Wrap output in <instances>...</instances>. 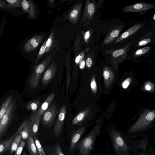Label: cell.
<instances>
[{"label":"cell","instance_id":"19","mask_svg":"<svg viewBox=\"0 0 155 155\" xmlns=\"http://www.w3.org/2000/svg\"><path fill=\"white\" fill-rule=\"evenodd\" d=\"M15 135V134H14L6 139L0 141V155L8 151H9Z\"/></svg>","mask_w":155,"mask_h":155},{"label":"cell","instance_id":"18","mask_svg":"<svg viewBox=\"0 0 155 155\" xmlns=\"http://www.w3.org/2000/svg\"><path fill=\"white\" fill-rule=\"evenodd\" d=\"M143 25V24L141 23L133 25L120 35L117 38L115 43H117L134 34Z\"/></svg>","mask_w":155,"mask_h":155},{"label":"cell","instance_id":"11","mask_svg":"<svg viewBox=\"0 0 155 155\" xmlns=\"http://www.w3.org/2000/svg\"><path fill=\"white\" fill-rule=\"evenodd\" d=\"M57 68V63L55 60H53L43 76L42 82L44 86L47 84L53 78L55 74Z\"/></svg>","mask_w":155,"mask_h":155},{"label":"cell","instance_id":"14","mask_svg":"<svg viewBox=\"0 0 155 155\" xmlns=\"http://www.w3.org/2000/svg\"><path fill=\"white\" fill-rule=\"evenodd\" d=\"M86 129V127H82L73 132L70 140L69 149L70 152H71L74 150L75 146L84 133Z\"/></svg>","mask_w":155,"mask_h":155},{"label":"cell","instance_id":"47","mask_svg":"<svg viewBox=\"0 0 155 155\" xmlns=\"http://www.w3.org/2000/svg\"><path fill=\"white\" fill-rule=\"evenodd\" d=\"M143 155H148L145 154V153H143Z\"/></svg>","mask_w":155,"mask_h":155},{"label":"cell","instance_id":"17","mask_svg":"<svg viewBox=\"0 0 155 155\" xmlns=\"http://www.w3.org/2000/svg\"><path fill=\"white\" fill-rule=\"evenodd\" d=\"M21 6L23 11L28 13L29 17L34 18L36 15V9L33 2L30 0L22 1Z\"/></svg>","mask_w":155,"mask_h":155},{"label":"cell","instance_id":"37","mask_svg":"<svg viewBox=\"0 0 155 155\" xmlns=\"http://www.w3.org/2000/svg\"><path fill=\"white\" fill-rule=\"evenodd\" d=\"M125 51L124 49H117L114 51L112 53V56L114 57H117L123 54Z\"/></svg>","mask_w":155,"mask_h":155},{"label":"cell","instance_id":"45","mask_svg":"<svg viewBox=\"0 0 155 155\" xmlns=\"http://www.w3.org/2000/svg\"><path fill=\"white\" fill-rule=\"evenodd\" d=\"M153 19L154 21H155V14H154V15H153Z\"/></svg>","mask_w":155,"mask_h":155},{"label":"cell","instance_id":"33","mask_svg":"<svg viewBox=\"0 0 155 155\" xmlns=\"http://www.w3.org/2000/svg\"><path fill=\"white\" fill-rule=\"evenodd\" d=\"M150 49V47H146L137 50L134 54L135 57L141 56L147 52Z\"/></svg>","mask_w":155,"mask_h":155},{"label":"cell","instance_id":"12","mask_svg":"<svg viewBox=\"0 0 155 155\" xmlns=\"http://www.w3.org/2000/svg\"><path fill=\"white\" fill-rule=\"evenodd\" d=\"M44 37V34H39L28 40L24 46L25 51L28 52L35 50L41 42Z\"/></svg>","mask_w":155,"mask_h":155},{"label":"cell","instance_id":"25","mask_svg":"<svg viewBox=\"0 0 155 155\" xmlns=\"http://www.w3.org/2000/svg\"><path fill=\"white\" fill-rule=\"evenodd\" d=\"M55 32L54 29L51 31L45 43L46 50L45 54L52 50L54 46L55 40Z\"/></svg>","mask_w":155,"mask_h":155},{"label":"cell","instance_id":"36","mask_svg":"<svg viewBox=\"0 0 155 155\" xmlns=\"http://www.w3.org/2000/svg\"><path fill=\"white\" fill-rule=\"evenodd\" d=\"M91 87L93 92L95 94L97 91V85L95 77L94 76L92 77L90 83Z\"/></svg>","mask_w":155,"mask_h":155},{"label":"cell","instance_id":"32","mask_svg":"<svg viewBox=\"0 0 155 155\" xmlns=\"http://www.w3.org/2000/svg\"><path fill=\"white\" fill-rule=\"evenodd\" d=\"M22 1L21 0H6V1L8 2V8L21 6Z\"/></svg>","mask_w":155,"mask_h":155},{"label":"cell","instance_id":"13","mask_svg":"<svg viewBox=\"0 0 155 155\" xmlns=\"http://www.w3.org/2000/svg\"><path fill=\"white\" fill-rule=\"evenodd\" d=\"M31 127L30 118L24 121L16 132L21 134L22 140H27L31 134Z\"/></svg>","mask_w":155,"mask_h":155},{"label":"cell","instance_id":"38","mask_svg":"<svg viewBox=\"0 0 155 155\" xmlns=\"http://www.w3.org/2000/svg\"><path fill=\"white\" fill-rule=\"evenodd\" d=\"M151 41V39L150 38H148L143 39L140 41L138 43L137 46H141L144 45Z\"/></svg>","mask_w":155,"mask_h":155},{"label":"cell","instance_id":"28","mask_svg":"<svg viewBox=\"0 0 155 155\" xmlns=\"http://www.w3.org/2000/svg\"><path fill=\"white\" fill-rule=\"evenodd\" d=\"M70 57L69 53L66 55V91H68L70 80Z\"/></svg>","mask_w":155,"mask_h":155},{"label":"cell","instance_id":"41","mask_svg":"<svg viewBox=\"0 0 155 155\" xmlns=\"http://www.w3.org/2000/svg\"><path fill=\"white\" fill-rule=\"evenodd\" d=\"M8 4L7 2L4 1L0 0V7L4 8H8Z\"/></svg>","mask_w":155,"mask_h":155},{"label":"cell","instance_id":"8","mask_svg":"<svg viewBox=\"0 0 155 155\" xmlns=\"http://www.w3.org/2000/svg\"><path fill=\"white\" fill-rule=\"evenodd\" d=\"M67 108L65 105H63L61 107L57 120L55 122L53 128V133L55 136L59 137L62 132Z\"/></svg>","mask_w":155,"mask_h":155},{"label":"cell","instance_id":"35","mask_svg":"<svg viewBox=\"0 0 155 155\" xmlns=\"http://www.w3.org/2000/svg\"><path fill=\"white\" fill-rule=\"evenodd\" d=\"M25 144V142L21 140L18 147L15 152V155H21L23 148Z\"/></svg>","mask_w":155,"mask_h":155},{"label":"cell","instance_id":"34","mask_svg":"<svg viewBox=\"0 0 155 155\" xmlns=\"http://www.w3.org/2000/svg\"><path fill=\"white\" fill-rule=\"evenodd\" d=\"M55 153L52 155H64L63 153L61 146L58 142L54 146Z\"/></svg>","mask_w":155,"mask_h":155},{"label":"cell","instance_id":"46","mask_svg":"<svg viewBox=\"0 0 155 155\" xmlns=\"http://www.w3.org/2000/svg\"><path fill=\"white\" fill-rule=\"evenodd\" d=\"M22 155H27L26 153H24Z\"/></svg>","mask_w":155,"mask_h":155},{"label":"cell","instance_id":"43","mask_svg":"<svg viewBox=\"0 0 155 155\" xmlns=\"http://www.w3.org/2000/svg\"><path fill=\"white\" fill-rule=\"evenodd\" d=\"M145 87L147 91H150L153 88V84L150 82H147L146 84Z\"/></svg>","mask_w":155,"mask_h":155},{"label":"cell","instance_id":"16","mask_svg":"<svg viewBox=\"0 0 155 155\" xmlns=\"http://www.w3.org/2000/svg\"><path fill=\"white\" fill-rule=\"evenodd\" d=\"M29 118L31 130V135L33 137L37 136L41 117L38 116L35 113H34Z\"/></svg>","mask_w":155,"mask_h":155},{"label":"cell","instance_id":"23","mask_svg":"<svg viewBox=\"0 0 155 155\" xmlns=\"http://www.w3.org/2000/svg\"><path fill=\"white\" fill-rule=\"evenodd\" d=\"M12 96H9L4 102L0 108V121L5 114L11 103L12 101Z\"/></svg>","mask_w":155,"mask_h":155},{"label":"cell","instance_id":"27","mask_svg":"<svg viewBox=\"0 0 155 155\" xmlns=\"http://www.w3.org/2000/svg\"><path fill=\"white\" fill-rule=\"evenodd\" d=\"M40 101L38 100H35L30 101L26 106L27 110H31L34 113H36V111L40 105Z\"/></svg>","mask_w":155,"mask_h":155},{"label":"cell","instance_id":"30","mask_svg":"<svg viewBox=\"0 0 155 155\" xmlns=\"http://www.w3.org/2000/svg\"><path fill=\"white\" fill-rule=\"evenodd\" d=\"M33 137L39 155H46L45 152L38 139V136H35Z\"/></svg>","mask_w":155,"mask_h":155},{"label":"cell","instance_id":"20","mask_svg":"<svg viewBox=\"0 0 155 155\" xmlns=\"http://www.w3.org/2000/svg\"><path fill=\"white\" fill-rule=\"evenodd\" d=\"M103 74L105 86L106 88H107L114 79V74L109 68L105 67L103 69Z\"/></svg>","mask_w":155,"mask_h":155},{"label":"cell","instance_id":"9","mask_svg":"<svg viewBox=\"0 0 155 155\" xmlns=\"http://www.w3.org/2000/svg\"><path fill=\"white\" fill-rule=\"evenodd\" d=\"M154 7L155 5L153 4L140 2L124 7L122 9V12H137L148 10Z\"/></svg>","mask_w":155,"mask_h":155},{"label":"cell","instance_id":"24","mask_svg":"<svg viewBox=\"0 0 155 155\" xmlns=\"http://www.w3.org/2000/svg\"><path fill=\"white\" fill-rule=\"evenodd\" d=\"M88 112V110H85L79 113L72 120V124L74 125H81L82 122L86 117Z\"/></svg>","mask_w":155,"mask_h":155},{"label":"cell","instance_id":"3","mask_svg":"<svg viewBox=\"0 0 155 155\" xmlns=\"http://www.w3.org/2000/svg\"><path fill=\"white\" fill-rule=\"evenodd\" d=\"M56 50L52 54L45 58L39 65L34 69V70L28 80V83L30 87L32 89L37 87L39 84L41 76L45 71L47 67L50 64L54 56L57 51Z\"/></svg>","mask_w":155,"mask_h":155},{"label":"cell","instance_id":"48","mask_svg":"<svg viewBox=\"0 0 155 155\" xmlns=\"http://www.w3.org/2000/svg\"><path fill=\"white\" fill-rule=\"evenodd\" d=\"M140 155H143V153H141Z\"/></svg>","mask_w":155,"mask_h":155},{"label":"cell","instance_id":"10","mask_svg":"<svg viewBox=\"0 0 155 155\" xmlns=\"http://www.w3.org/2000/svg\"><path fill=\"white\" fill-rule=\"evenodd\" d=\"M82 6V2L76 4L70 10L65 17L71 23L74 25L78 21Z\"/></svg>","mask_w":155,"mask_h":155},{"label":"cell","instance_id":"4","mask_svg":"<svg viewBox=\"0 0 155 155\" xmlns=\"http://www.w3.org/2000/svg\"><path fill=\"white\" fill-rule=\"evenodd\" d=\"M110 136L114 150L117 155H126L130 150L122 135L117 130H112Z\"/></svg>","mask_w":155,"mask_h":155},{"label":"cell","instance_id":"1","mask_svg":"<svg viewBox=\"0 0 155 155\" xmlns=\"http://www.w3.org/2000/svg\"><path fill=\"white\" fill-rule=\"evenodd\" d=\"M101 126L96 125L91 132L77 144L79 155H90L94 147L96 139L99 135Z\"/></svg>","mask_w":155,"mask_h":155},{"label":"cell","instance_id":"22","mask_svg":"<svg viewBox=\"0 0 155 155\" xmlns=\"http://www.w3.org/2000/svg\"><path fill=\"white\" fill-rule=\"evenodd\" d=\"M14 138L12 143L9 150L10 155L15 152L18 147L22 140L21 136L20 134L16 132Z\"/></svg>","mask_w":155,"mask_h":155},{"label":"cell","instance_id":"40","mask_svg":"<svg viewBox=\"0 0 155 155\" xmlns=\"http://www.w3.org/2000/svg\"><path fill=\"white\" fill-rule=\"evenodd\" d=\"M84 39L86 43H87L90 36V33L89 31H88L83 33Z\"/></svg>","mask_w":155,"mask_h":155},{"label":"cell","instance_id":"39","mask_svg":"<svg viewBox=\"0 0 155 155\" xmlns=\"http://www.w3.org/2000/svg\"><path fill=\"white\" fill-rule=\"evenodd\" d=\"M131 81L130 78H129L124 80L121 84L122 87L124 89L127 88L130 84Z\"/></svg>","mask_w":155,"mask_h":155},{"label":"cell","instance_id":"44","mask_svg":"<svg viewBox=\"0 0 155 155\" xmlns=\"http://www.w3.org/2000/svg\"><path fill=\"white\" fill-rule=\"evenodd\" d=\"M79 67L81 69L84 68L85 65V62L84 59H82L79 62Z\"/></svg>","mask_w":155,"mask_h":155},{"label":"cell","instance_id":"2","mask_svg":"<svg viewBox=\"0 0 155 155\" xmlns=\"http://www.w3.org/2000/svg\"><path fill=\"white\" fill-rule=\"evenodd\" d=\"M155 116L154 110L145 111L129 129L127 132V135L133 136L145 130L152 122Z\"/></svg>","mask_w":155,"mask_h":155},{"label":"cell","instance_id":"15","mask_svg":"<svg viewBox=\"0 0 155 155\" xmlns=\"http://www.w3.org/2000/svg\"><path fill=\"white\" fill-rule=\"evenodd\" d=\"M55 97V94L54 93L49 95L36 112V114L38 116L42 117L44 113L50 106Z\"/></svg>","mask_w":155,"mask_h":155},{"label":"cell","instance_id":"31","mask_svg":"<svg viewBox=\"0 0 155 155\" xmlns=\"http://www.w3.org/2000/svg\"><path fill=\"white\" fill-rule=\"evenodd\" d=\"M46 40L43 43L41 47L38 54L35 60V63L34 66V69L36 66L39 60L45 54V52L46 50L45 43Z\"/></svg>","mask_w":155,"mask_h":155},{"label":"cell","instance_id":"42","mask_svg":"<svg viewBox=\"0 0 155 155\" xmlns=\"http://www.w3.org/2000/svg\"><path fill=\"white\" fill-rule=\"evenodd\" d=\"M86 64L87 68H90L92 64V60L91 58L88 57L86 60Z\"/></svg>","mask_w":155,"mask_h":155},{"label":"cell","instance_id":"29","mask_svg":"<svg viewBox=\"0 0 155 155\" xmlns=\"http://www.w3.org/2000/svg\"><path fill=\"white\" fill-rule=\"evenodd\" d=\"M81 38L80 35L78 34L74 43V51L75 56L80 53L81 47Z\"/></svg>","mask_w":155,"mask_h":155},{"label":"cell","instance_id":"6","mask_svg":"<svg viewBox=\"0 0 155 155\" xmlns=\"http://www.w3.org/2000/svg\"><path fill=\"white\" fill-rule=\"evenodd\" d=\"M14 104L13 101L11 103L4 116L0 121V140L6 134L10 124L13 115Z\"/></svg>","mask_w":155,"mask_h":155},{"label":"cell","instance_id":"5","mask_svg":"<svg viewBox=\"0 0 155 155\" xmlns=\"http://www.w3.org/2000/svg\"><path fill=\"white\" fill-rule=\"evenodd\" d=\"M58 112V105L54 103L43 114L42 122L46 127L50 128L54 124Z\"/></svg>","mask_w":155,"mask_h":155},{"label":"cell","instance_id":"21","mask_svg":"<svg viewBox=\"0 0 155 155\" xmlns=\"http://www.w3.org/2000/svg\"><path fill=\"white\" fill-rule=\"evenodd\" d=\"M27 146L30 155H39L33 137L31 135L27 140Z\"/></svg>","mask_w":155,"mask_h":155},{"label":"cell","instance_id":"7","mask_svg":"<svg viewBox=\"0 0 155 155\" xmlns=\"http://www.w3.org/2000/svg\"><path fill=\"white\" fill-rule=\"evenodd\" d=\"M96 9V5L94 0H87L86 1L84 11L79 26L85 21L93 19Z\"/></svg>","mask_w":155,"mask_h":155},{"label":"cell","instance_id":"26","mask_svg":"<svg viewBox=\"0 0 155 155\" xmlns=\"http://www.w3.org/2000/svg\"><path fill=\"white\" fill-rule=\"evenodd\" d=\"M120 32V31L117 29L113 30L105 38L103 41V44H107L111 42L114 39L118 36Z\"/></svg>","mask_w":155,"mask_h":155}]
</instances>
